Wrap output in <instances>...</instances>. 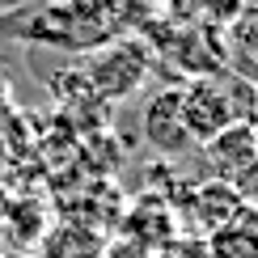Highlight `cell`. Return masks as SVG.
<instances>
[{
	"mask_svg": "<svg viewBox=\"0 0 258 258\" xmlns=\"http://www.w3.org/2000/svg\"><path fill=\"white\" fill-rule=\"evenodd\" d=\"M123 9L127 0H63V5H47L21 21H5V30H13L17 38L51 42L63 51H98L119 38Z\"/></svg>",
	"mask_w": 258,
	"mask_h": 258,
	"instance_id": "cell-1",
	"label": "cell"
},
{
	"mask_svg": "<svg viewBox=\"0 0 258 258\" xmlns=\"http://www.w3.org/2000/svg\"><path fill=\"white\" fill-rule=\"evenodd\" d=\"M148 63H153V47L144 38H114V42H106V47H98L89 55L85 77L93 81L102 102L132 98L140 89V81L148 77Z\"/></svg>",
	"mask_w": 258,
	"mask_h": 258,
	"instance_id": "cell-2",
	"label": "cell"
},
{
	"mask_svg": "<svg viewBox=\"0 0 258 258\" xmlns=\"http://www.w3.org/2000/svg\"><path fill=\"white\" fill-rule=\"evenodd\" d=\"M182 119H186V132L195 144H208L233 123H241L245 110L237 106L233 89L220 85L216 77H190L182 85Z\"/></svg>",
	"mask_w": 258,
	"mask_h": 258,
	"instance_id": "cell-3",
	"label": "cell"
},
{
	"mask_svg": "<svg viewBox=\"0 0 258 258\" xmlns=\"http://www.w3.org/2000/svg\"><path fill=\"white\" fill-rule=\"evenodd\" d=\"M144 140H148V148H157L165 157H174V153L195 144L186 132V119H182V85L157 89L144 102Z\"/></svg>",
	"mask_w": 258,
	"mask_h": 258,
	"instance_id": "cell-4",
	"label": "cell"
},
{
	"mask_svg": "<svg viewBox=\"0 0 258 258\" xmlns=\"http://www.w3.org/2000/svg\"><path fill=\"white\" fill-rule=\"evenodd\" d=\"M203 157L216 165L220 178H250L258 169V123L254 119H241L233 123L229 132H220L216 140L203 144Z\"/></svg>",
	"mask_w": 258,
	"mask_h": 258,
	"instance_id": "cell-5",
	"label": "cell"
},
{
	"mask_svg": "<svg viewBox=\"0 0 258 258\" xmlns=\"http://www.w3.org/2000/svg\"><path fill=\"white\" fill-rule=\"evenodd\" d=\"M245 208H250L245 190L237 182H229V178H212V182H203V186H195V195H190V216L199 220L203 233H216V229L237 224Z\"/></svg>",
	"mask_w": 258,
	"mask_h": 258,
	"instance_id": "cell-6",
	"label": "cell"
},
{
	"mask_svg": "<svg viewBox=\"0 0 258 258\" xmlns=\"http://www.w3.org/2000/svg\"><path fill=\"white\" fill-rule=\"evenodd\" d=\"M119 237H132V241L148 245V250L157 254L165 241H174V237H178V220H174V212H169L161 199H140L136 208L123 216Z\"/></svg>",
	"mask_w": 258,
	"mask_h": 258,
	"instance_id": "cell-7",
	"label": "cell"
},
{
	"mask_svg": "<svg viewBox=\"0 0 258 258\" xmlns=\"http://www.w3.org/2000/svg\"><path fill=\"white\" fill-rule=\"evenodd\" d=\"M102 250H106V241L89 224H72V220L55 224L42 237V258H102Z\"/></svg>",
	"mask_w": 258,
	"mask_h": 258,
	"instance_id": "cell-8",
	"label": "cell"
},
{
	"mask_svg": "<svg viewBox=\"0 0 258 258\" xmlns=\"http://www.w3.org/2000/svg\"><path fill=\"white\" fill-rule=\"evenodd\" d=\"M212 258H258V208H245L237 224L208 233Z\"/></svg>",
	"mask_w": 258,
	"mask_h": 258,
	"instance_id": "cell-9",
	"label": "cell"
},
{
	"mask_svg": "<svg viewBox=\"0 0 258 258\" xmlns=\"http://www.w3.org/2000/svg\"><path fill=\"white\" fill-rule=\"evenodd\" d=\"M233 47L237 51H245L254 63H258V5H250V9H241L237 17H233Z\"/></svg>",
	"mask_w": 258,
	"mask_h": 258,
	"instance_id": "cell-10",
	"label": "cell"
},
{
	"mask_svg": "<svg viewBox=\"0 0 258 258\" xmlns=\"http://www.w3.org/2000/svg\"><path fill=\"white\" fill-rule=\"evenodd\" d=\"M157 258H212L208 237H195V233H178L174 241H165L157 250Z\"/></svg>",
	"mask_w": 258,
	"mask_h": 258,
	"instance_id": "cell-11",
	"label": "cell"
},
{
	"mask_svg": "<svg viewBox=\"0 0 258 258\" xmlns=\"http://www.w3.org/2000/svg\"><path fill=\"white\" fill-rule=\"evenodd\" d=\"M102 258H157L148 245H140V241H132V237H114V241H106V250H102Z\"/></svg>",
	"mask_w": 258,
	"mask_h": 258,
	"instance_id": "cell-12",
	"label": "cell"
},
{
	"mask_svg": "<svg viewBox=\"0 0 258 258\" xmlns=\"http://www.w3.org/2000/svg\"><path fill=\"white\" fill-rule=\"evenodd\" d=\"M254 119H258V85H254Z\"/></svg>",
	"mask_w": 258,
	"mask_h": 258,
	"instance_id": "cell-13",
	"label": "cell"
}]
</instances>
